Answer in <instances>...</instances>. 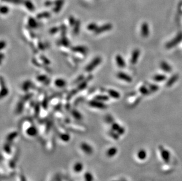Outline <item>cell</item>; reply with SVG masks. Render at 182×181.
<instances>
[{"label":"cell","mask_w":182,"mask_h":181,"mask_svg":"<svg viewBox=\"0 0 182 181\" xmlns=\"http://www.w3.org/2000/svg\"><path fill=\"white\" fill-rule=\"evenodd\" d=\"M182 41V32H180L177 34L176 36L171 41H169L166 44V47L167 49H171L174 47L177 46Z\"/></svg>","instance_id":"6da1fadb"},{"label":"cell","mask_w":182,"mask_h":181,"mask_svg":"<svg viewBox=\"0 0 182 181\" xmlns=\"http://www.w3.org/2000/svg\"><path fill=\"white\" fill-rule=\"evenodd\" d=\"M102 61V59L100 57H96L95 58H94L91 62L89 63L88 65L86 66L85 68V71L87 72H90L92 71L94 69H95L98 65H100Z\"/></svg>","instance_id":"7a4b0ae2"},{"label":"cell","mask_w":182,"mask_h":181,"mask_svg":"<svg viewBox=\"0 0 182 181\" xmlns=\"http://www.w3.org/2000/svg\"><path fill=\"white\" fill-rule=\"evenodd\" d=\"M88 104L90 107L94 108L99 109H105L107 108V106L105 103H103V102L94 99L93 100H91V101H89Z\"/></svg>","instance_id":"3957f363"},{"label":"cell","mask_w":182,"mask_h":181,"mask_svg":"<svg viewBox=\"0 0 182 181\" xmlns=\"http://www.w3.org/2000/svg\"><path fill=\"white\" fill-rule=\"evenodd\" d=\"M113 28V25L110 23H107L105 24L101 25V26H98L97 28L95 30L94 32L95 35H99L101 33L106 32V31H110Z\"/></svg>","instance_id":"277c9868"},{"label":"cell","mask_w":182,"mask_h":181,"mask_svg":"<svg viewBox=\"0 0 182 181\" xmlns=\"http://www.w3.org/2000/svg\"><path fill=\"white\" fill-rule=\"evenodd\" d=\"M71 51L73 52L76 53V54H80L82 55H86L87 53L88 49L86 47L81 46V45H78V46L76 47H71Z\"/></svg>","instance_id":"5b68a950"},{"label":"cell","mask_w":182,"mask_h":181,"mask_svg":"<svg viewBox=\"0 0 182 181\" xmlns=\"http://www.w3.org/2000/svg\"><path fill=\"white\" fill-rule=\"evenodd\" d=\"M140 54V51L138 49H135L133 51L130 58L131 64L135 65L137 62L138 58H139Z\"/></svg>","instance_id":"8992f818"},{"label":"cell","mask_w":182,"mask_h":181,"mask_svg":"<svg viewBox=\"0 0 182 181\" xmlns=\"http://www.w3.org/2000/svg\"><path fill=\"white\" fill-rule=\"evenodd\" d=\"M117 77L121 80L123 81H125L128 83H130L132 82V77L130 75H128V74H126V73L123 72H119L117 74Z\"/></svg>","instance_id":"52a82bcc"},{"label":"cell","mask_w":182,"mask_h":181,"mask_svg":"<svg viewBox=\"0 0 182 181\" xmlns=\"http://www.w3.org/2000/svg\"><path fill=\"white\" fill-rule=\"evenodd\" d=\"M1 98L2 99L3 98L7 97L8 94V88L6 86V83L4 81V79L2 77H1Z\"/></svg>","instance_id":"ba28073f"},{"label":"cell","mask_w":182,"mask_h":181,"mask_svg":"<svg viewBox=\"0 0 182 181\" xmlns=\"http://www.w3.org/2000/svg\"><path fill=\"white\" fill-rule=\"evenodd\" d=\"M141 35L143 37H147L149 35V27L147 22H143L141 26L140 29Z\"/></svg>","instance_id":"9c48e42d"},{"label":"cell","mask_w":182,"mask_h":181,"mask_svg":"<svg viewBox=\"0 0 182 181\" xmlns=\"http://www.w3.org/2000/svg\"><path fill=\"white\" fill-rule=\"evenodd\" d=\"M64 0H56L54 2V8H53V11L55 13H58L63 7Z\"/></svg>","instance_id":"30bf717a"},{"label":"cell","mask_w":182,"mask_h":181,"mask_svg":"<svg viewBox=\"0 0 182 181\" xmlns=\"http://www.w3.org/2000/svg\"><path fill=\"white\" fill-rule=\"evenodd\" d=\"M116 62L117 65L119 68H123L125 67V61H124V58L122 57L121 55H120V54H117V55H116Z\"/></svg>","instance_id":"8fae6325"},{"label":"cell","mask_w":182,"mask_h":181,"mask_svg":"<svg viewBox=\"0 0 182 181\" xmlns=\"http://www.w3.org/2000/svg\"><path fill=\"white\" fill-rule=\"evenodd\" d=\"M28 25L29 28H36L39 26V22L34 18L30 17L28 20Z\"/></svg>","instance_id":"7c38bea8"},{"label":"cell","mask_w":182,"mask_h":181,"mask_svg":"<svg viewBox=\"0 0 182 181\" xmlns=\"http://www.w3.org/2000/svg\"><path fill=\"white\" fill-rule=\"evenodd\" d=\"M160 68H161L162 70L166 72H170L172 70V68L171 67V66L166 61H162L160 63Z\"/></svg>","instance_id":"4fadbf2b"},{"label":"cell","mask_w":182,"mask_h":181,"mask_svg":"<svg viewBox=\"0 0 182 181\" xmlns=\"http://www.w3.org/2000/svg\"><path fill=\"white\" fill-rule=\"evenodd\" d=\"M108 94L110 97H111V98H114V99H119L120 97V94L118 91L114 90L113 89H107V91Z\"/></svg>","instance_id":"5bb4252c"},{"label":"cell","mask_w":182,"mask_h":181,"mask_svg":"<svg viewBox=\"0 0 182 181\" xmlns=\"http://www.w3.org/2000/svg\"><path fill=\"white\" fill-rule=\"evenodd\" d=\"M54 84H55L56 87H58V88H63V87L66 85L67 82L64 79H62V78H58V79L55 80Z\"/></svg>","instance_id":"9a60e30c"},{"label":"cell","mask_w":182,"mask_h":181,"mask_svg":"<svg viewBox=\"0 0 182 181\" xmlns=\"http://www.w3.org/2000/svg\"><path fill=\"white\" fill-rule=\"evenodd\" d=\"M178 78H179V76H178V75L177 74L173 75L172 77H171V78L168 80V81L167 82V83H166L167 87H169L172 86L173 85L174 83L177 81Z\"/></svg>","instance_id":"2e32d148"},{"label":"cell","mask_w":182,"mask_h":181,"mask_svg":"<svg viewBox=\"0 0 182 181\" xmlns=\"http://www.w3.org/2000/svg\"><path fill=\"white\" fill-rule=\"evenodd\" d=\"M80 26H81V22L80 20H77L76 22L74 25V29H73V34L74 35H77L80 32Z\"/></svg>","instance_id":"e0dca14e"},{"label":"cell","mask_w":182,"mask_h":181,"mask_svg":"<svg viewBox=\"0 0 182 181\" xmlns=\"http://www.w3.org/2000/svg\"><path fill=\"white\" fill-rule=\"evenodd\" d=\"M23 4H24V6H25L29 11H34V10H35V7H34V4L32 3V2L30 0H25Z\"/></svg>","instance_id":"ac0fdd59"},{"label":"cell","mask_w":182,"mask_h":181,"mask_svg":"<svg viewBox=\"0 0 182 181\" xmlns=\"http://www.w3.org/2000/svg\"><path fill=\"white\" fill-rule=\"evenodd\" d=\"M51 16L50 12H48V11H44V12H40V13L38 14L37 16V18L39 20H41L43 18H48Z\"/></svg>","instance_id":"d6986e66"},{"label":"cell","mask_w":182,"mask_h":181,"mask_svg":"<svg viewBox=\"0 0 182 181\" xmlns=\"http://www.w3.org/2000/svg\"><path fill=\"white\" fill-rule=\"evenodd\" d=\"M94 99L98 100V101H101V102H105V101H107L109 100V95H97L95 97H94Z\"/></svg>","instance_id":"ffe728a7"},{"label":"cell","mask_w":182,"mask_h":181,"mask_svg":"<svg viewBox=\"0 0 182 181\" xmlns=\"http://www.w3.org/2000/svg\"><path fill=\"white\" fill-rule=\"evenodd\" d=\"M24 101L22 99H21V101H20L18 102V103H17V105L16 108V112L17 113H20L22 111L24 108Z\"/></svg>","instance_id":"44dd1931"},{"label":"cell","mask_w":182,"mask_h":181,"mask_svg":"<svg viewBox=\"0 0 182 181\" xmlns=\"http://www.w3.org/2000/svg\"><path fill=\"white\" fill-rule=\"evenodd\" d=\"M31 87H32L31 82H30V81H26L24 82L23 84H22V90L25 91V92H27V91L29 90L30 88H31Z\"/></svg>","instance_id":"7402d4cb"},{"label":"cell","mask_w":182,"mask_h":181,"mask_svg":"<svg viewBox=\"0 0 182 181\" xmlns=\"http://www.w3.org/2000/svg\"><path fill=\"white\" fill-rule=\"evenodd\" d=\"M153 79L156 82H162L166 79V77L162 74H157L154 76Z\"/></svg>","instance_id":"603a6c76"},{"label":"cell","mask_w":182,"mask_h":181,"mask_svg":"<svg viewBox=\"0 0 182 181\" xmlns=\"http://www.w3.org/2000/svg\"><path fill=\"white\" fill-rule=\"evenodd\" d=\"M137 155H138V158L140 159L144 160V159H146V158H147V152H146L144 150H140L138 152Z\"/></svg>","instance_id":"cb8c5ba5"},{"label":"cell","mask_w":182,"mask_h":181,"mask_svg":"<svg viewBox=\"0 0 182 181\" xmlns=\"http://www.w3.org/2000/svg\"><path fill=\"white\" fill-rule=\"evenodd\" d=\"M98 25H97V24L94 23V22H92V23L89 24L88 25H87V30L90 31H94L95 30L98 28Z\"/></svg>","instance_id":"d4e9b609"},{"label":"cell","mask_w":182,"mask_h":181,"mask_svg":"<svg viewBox=\"0 0 182 181\" xmlns=\"http://www.w3.org/2000/svg\"><path fill=\"white\" fill-rule=\"evenodd\" d=\"M37 80L39 82H47L48 77L45 75H40L37 77Z\"/></svg>","instance_id":"484cf974"},{"label":"cell","mask_w":182,"mask_h":181,"mask_svg":"<svg viewBox=\"0 0 182 181\" xmlns=\"http://www.w3.org/2000/svg\"><path fill=\"white\" fill-rule=\"evenodd\" d=\"M61 44L63 45L65 47H68L70 45V42L68 40V39L67 38V37L66 38V36H62V38L61 39V41H60Z\"/></svg>","instance_id":"4316f807"},{"label":"cell","mask_w":182,"mask_h":181,"mask_svg":"<svg viewBox=\"0 0 182 181\" xmlns=\"http://www.w3.org/2000/svg\"><path fill=\"white\" fill-rule=\"evenodd\" d=\"M4 2H8V3L15 4H24L25 0H2Z\"/></svg>","instance_id":"83f0119b"},{"label":"cell","mask_w":182,"mask_h":181,"mask_svg":"<svg viewBox=\"0 0 182 181\" xmlns=\"http://www.w3.org/2000/svg\"><path fill=\"white\" fill-rule=\"evenodd\" d=\"M60 30H61V26H54L50 30L49 32L50 34H55L58 32Z\"/></svg>","instance_id":"f1b7e54d"},{"label":"cell","mask_w":182,"mask_h":181,"mask_svg":"<svg viewBox=\"0 0 182 181\" xmlns=\"http://www.w3.org/2000/svg\"><path fill=\"white\" fill-rule=\"evenodd\" d=\"M71 113H72V116H73L74 117L76 118V119H81V114H80L79 112H78V111H77V110L73 109L72 111V112H71Z\"/></svg>","instance_id":"f546056e"},{"label":"cell","mask_w":182,"mask_h":181,"mask_svg":"<svg viewBox=\"0 0 182 181\" xmlns=\"http://www.w3.org/2000/svg\"><path fill=\"white\" fill-rule=\"evenodd\" d=\"M27 134L30 135H34L36 134V129L34 126H31L27 129Z\"/></svg>","instance_id":"4dcf8cb0"},{"label":"cell","mask_w":182,"mask_h":181,"mask_svg":"<svg viewBox=\"0 0 182 181\" xmlns=\"http://www.w3.org/2000/svg\"><path fill=\"white\" fill-rule=\"evenodd\" d=\"M77 20L74 18L73 16H70L68 18V22H69V24L70 26H74L75 24H76V22Z\"/></svg>","instance_id":"1f68e13d"},{"label":"cell","mask_w":182,"mask_h":181,"mask_svg":"<svg viewBox=\"0 0 182 181\" xmlns=\"http://www.w3.org/2000/svg\"><path fill=\"white\" fill-rule=\"evenodd\" d=\"M40 59H41L43 62L45 64H46V65H49V64H50V61L49 59H48L47 58L45 57V56H44V55H41Z\"/></svg>","instance_id":"d6a6232c"},{"label":"cell","mask_w":182,"mask_h":181,"mask_svg":"<svg viewBox=\"0 0 182 181\" xmlns=\"http://www.w3.org/2000/svg\"><path fill=\"white\" fill-rule=\"evenodd\" d=\"M139 90H140V92L143 95H147L149 93V90H147V88H146L145 87H144V86L141 87L140 88Z\"/></svg>","instance_id":"836d02e7"},{"label":"cell","mask_w":182,"mask_h":181,"mask_svg":"<svg viewBox=\"0 0 182 181\" xmlns=\"http://www.w3.org/2000/svg\"><path fill=\"white\" fill-rule=\"evenodd\" d=\"M9 8L6 6H2L1 8V12L2 14H6L8 12Z\"/></svg>","instance_id":"e575fe53"},{"label":"cell","mask_w":182,"mask_h":181,"mask_svg":"<svg viewBox=\"0 0 182 181\" xmlns=\"http://www.w3.org/2000/svg\"><path fill=\"white\" fill-rule=\"evenodd\" d=\"M42 105H43V107L45 108H46L47 107V105H48V98L46 97V96H45V97L44 98V99H43V102H42Z\"/></svg>","instance_id":"d590c367"},{"label":"cell","mask_w":182,"mask_h":181,"mask_svg":"<svg viewBox=\"0 0 182 181\" xmlns=\"http://www.w3.org/2000/svg\"><path fill=\"white\" fill-rule=\"evenodd\" d=\"M84 79V76L83 75H80L79 77L75 80V83H80V82L83 81Z\"/></svg>","instance_id":"8d00e7d4"},{"label":"cell","mask_w":182,"mask_h":181,"mask_svg":"<svg viewBox=\"0 0 182 181\" xmlns=\"http://www.w3.org/2000/svg\"><path fill=\"white\" fill-rule=\"evenodd\" d=\"M159 87L157 86L154 85H151L150 86V91H153V92H155V91H157L158 90Z\"/></svg>","instance_id":"74e56055"},{"label":"cell","mask_w":182,"mask_h":181,"mask_svg":"<svg viewBox=\"0 0 182 181\" xmlns=\"http://www.w3.org/2000/svg\"><path fill=\"white\" fill-rule=\"evenodd\" d=\"M54 4V2H52V1H47L44 2V5H45V7H51L52 5Z\"/></svg>","instance_id":"f35d334b"},{"label":"cell","mask_w":182,"mask_h":181,"mask_svg":"<svg viewBox=\"0 0 182 181\" xmlns=\"http://www.w3.org/2000/svg\"><path fill=\"white\" fill-rule=\"evenodd\" d=\"M6 45H7V44H6V41H1V49H2L6 47Z\"/></svg>","instance_id":"ab89813d"},{"label":"cell","mask_w":182,"mask_h":181,"mask_svg":"<svg viewBox=\"0 0 182 181\" xmlns=\"http://www.w3.org/2000/svg\"><path fill=\"white\" fill-rule=\"evenodd\" d=\"M83 98H81V97L77 98V99L76 100V101H75V102H74V105H77V104H78V103H79L81 101H83Z\"/></svg>","instance_id":"60d3db41"},{"label":"cell","mask_w":182,"mask_h":181,"mask_svg":"<svg viewBox=\"0 0 182 181\" xmlns=\"http://www.w3.org/2000/svg\"><path fill=\"white\" fill-rule=\"evenodd\" d=\"M3 58H4V55H3V54H1V61H2V59H3Z\"/></svg>","instance_id":"b9f144b4"}]
</instances>
